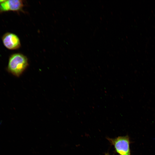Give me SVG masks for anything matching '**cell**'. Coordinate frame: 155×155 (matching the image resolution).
Here are the masks:
<instances>
[{"instance_id": "obj_1", "label": "cell", "mask_w": 155, "mask_h": 155, "mask_svg": "<svg viewBox=\"0 0 155 155\" xmlns=\"http://www.w3.org/2000/svg\"><path fill=\"white\" fill-rule=\"evenodd\" d=\"M28 65L27 58L20 53L11 55L9 59L7 70L13 75L18 77L22 73Z\"/></svg>"}, {"instance_id": "obj_2", "label": "cell", "mask_w": 155, "mask_h": 155, "mask_svg": "<svg viewBox=\"0 0 155 155\" xmlns=\"http://www.w3.org/2000/svg\"><path fill=\"white\" fill-rule=\"evenodd\" d=\"M106 139L119 155H131L130 140L128 135L119 136L114 138L107 137Z\"/></svg>"}, {"instance_id": "obj_3", "label": "cell", "mask_w": 155, "mask_h": 155, "mask_svg": "<svg viewBox=\"0 0 155 155\" xmlns=\"http://www.w3.org/2000/svg\"><path fill=\"white\" fill-rule=\"evenodd\" d=\"M2 40L4 46L9 50L17 49L21 46L19 37L13 33L9 32L5 33L2 36Z\"/></svg>"}, {"instance_id": "obj_4", "label": "cell", "mask_w": 155, "mask_h": 155, "mask_svg": "<svg viewBox=\"0 0 155 155\" xmlns=\"http://www.w3.org/2000/svg\"><path fill=\"white\" fill-rule=\"evenodd\" d=\"M23 6L22 0H5L0 4V13L9 11H18L21 10Z\"/></svg>"}, {"instance_id": "obj_5", "label": "cell", "mask_w": 155, "mask_h": 155, "mask_svg": "<svg viewBox=\"0 0 155 155\" xmlns=\"http://www.w3.org/2000/svg\"><path fill=\"white\" fill-rule=\"evenodd\" d=\"M5 0H0V4L3 2Z\"/></svg>"}, {"instance_id": "obj_6", "label": "cell", "mask_w": 155, "mask_h": 155, "mask_svg": "<svg viewBox=\"0 0 155 155\" xmlns=\"http://www.w3.org/2000/svg\"><path fill=\"white\" fill-rule=\"evenodd\" d=\"M105 155H111L108 153H106L105 154Z\"/></svg>"}]
</instances>
